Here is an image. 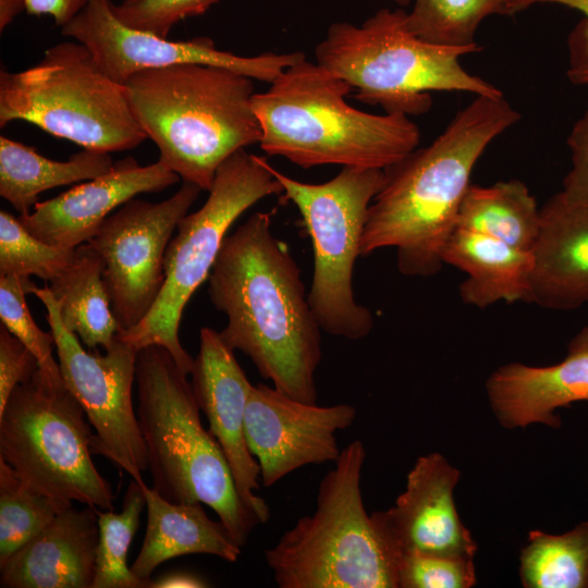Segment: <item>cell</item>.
<instances>
[{
    "instance_id": "obj_41",
    "label": "cell",
    "mask_w": 588,
    "mask_h": 588,
    "mask_svg": "<svg viewBox=\"0 0 588 588\" xmlns=\"http://www.w3.org/2000/svg\"><path fill=\"white\" fill-rule=\"evenodd\" d=\"M567 77L573 84L587 85L588 84V65L568 69Z\"/></svg>"
},
{
    "instance_id": "obj_35",
    "label": "cell",
    "mask_w": 588,
    "mask_h": 588,
    "mask_svg": "<svg viewBox=\"0 0 588 588\" xmlns=\"http://www.w3.org/2000/svg\"><path fill=\"white\" fill-rule=\"evenodd\" d=\"M39 369L36 356L4 326L0 327V413L12 391Z\"/></svg>"
},
{
    "instance_id": "obj_7",
    "label": "cell",
    "mask_w": 588,
    "mask_h": 588,
    "mask_svg": "<svg viewBox=\"0 0 588 588\" xmlns=\"http://www.w3.org/2000/svg\"><path fill=\"white\" fill-rule=\"evenodd\" d=\"M406 12L381 9L360 26L333 23L315 49L316 62L356 89L355 98L385 113L417 115L429 110L430 91L501 97L489 82L468 73L460 57L480 48L425 41L405 24Z\"/></svg>"
},
{
    "instance_id": "obj_14",
    "label": "cell",
    "mask_w": 588,
    "mask_h": 588,
    "mask_svg": "<svg viewBox=\"0 0 588 588\" xmlns=\"http://www.w3.org/2000/svg\"><path fill=\"white\" fill-rule=\"evenodd\" d=\"M61 32L84 44L101 69L121 84L138 71L183 63L225 68L270 84L305 58L299 51L244 57L218 49L208 37L173 41L142 33L115 17L112 0H89Z\"/></svg>"
},
{
    "instance_id": "obj_13",
    "label": "cell",
    "mask_w": 588,
    "mask_h": 588,
    "mask_svg": "<svg viewBox=\"0 0 588 588\" xmlns=\"http://www.w3.org/2000/svg\"><path fill=\"white\" fill-rule=\"evenodd\" d=\"M200 192L183 182L163 201L133 198L112 212L87 242L103 260V282L119 332L137 326L159 297L167 247Z\"/></svg>"
},
{
    "instance_id": "obj_22",
    "label": "cell",
    "mask_w": 588,
    "mask_h": 588,
    "mask_svg": "<svg viewBox=\"0 0 588 588\" xmlns=\"http://www.w3.org/2000/svg\"><path fill=\"white\" fill-rule=\"evenodd\" d=\"M443 265L466 273L463 303L486 308L499 302L530 303L534 256L492 236L455 228L441 254Z\"/></svg>"
},
{
    "instance_id": "obj_9",
    "label": "cell",
    "mask_w": 588,
    "mask_h": 588,
    "mask_svg": "<svg viewBox=\"0 0 588 588\" xmlns=\"http://www.w3.org/2000/svg\"><path fill=\"white\" fill-rule=\"evenodd\" d=\"M86 418L61 372L39 368L0 413V457L46 495L113 511L111 485L91 458Z\"/></svg>"
},
{
    "instance_id": "obj_19",
    "label": "cell",
    "mask_w": 588,
    "mask_h": 588,
    "mask_svg": "<svg viewBox=\"0 0 588 588\" xmlns=\"http://www.w3.org/2000/svg\"><path fill=\"white\" fill-rule=\"evenodd\" d=\"M493 413L505 428L544 424L560 427L554 412L588 401V326L571 340L565 358L546 367L511 363L499 367L486 382Z\"/></svg>"
},
{
    "instance_id": "obj_16",
    "label": "cell",
    "mask_w": 588,
    "mask_h": 588,
    "mask_svg": "<svg viewBox=\"0 0 588 588\" xmlns=\"http://www.w3.org/2000/svg\"><path fill=\"white\" fill-rule=\"evenodd\" d=\"M460 476L440 453L422 455L409 470L395 504L370 514L395 564L409 553L474 558L477 544L460 519L453 499Z\"/></svg>"
},
{
    "instance_id": "obj_10",
    "label": "cell",
    "mask_w": 588,
    "mask_h": 588,
    "mask_svg": "<svg viewBox=\"0 0 588 588\" xmlns=\"http://www.w3.org/2000/svg\"><path fill=\"white\" fill-rule=\"evenodd\" d=\"M264 157L241 149L218 169L208 198L176 226L164 255V283L156 303L134 328L119 332L122 341L140 351L166 347L180 368L191 375L194 358L182 346L179 329L184 307L209 277L232 224L257 201L282 194V185Z\"/></svg>"
},
{
    "instance_id": "obj_18",
    "label": "cell",
    "mask_w": 588,
    "mask_h": 588,
    "mask_svg": "<svg viewBox=\"0 0 588 588\" xmlns=\"http://www.w3.org/2000/svg\"><path fill=\"white\" fill-rule=\"evenodd\" d=\"M180 176L158 160L140 166L126 157L112 169L54 198L38 201L20 216L24 228L39 240L65 249L87 243L114 209L143 193L166 189Z\"/></svg>"
},
{
    "instance_id": "obj_34",
    "label": "cell",
    "mask_w": 588,
    "mask_h": 588,
    "mask_svg": "<svg viewBox=\"0 0 588 588\" xmlns=\"http://www.w3.org/2000/svg\"><path fill=\"white\" fill-rule=\"evenodd\" d=\"M219 0H122L112 2L115 17L128 28L168 38L180 21L205 13Z\"/></svg>"
},
{
    "instance_id": "obj_39",
    "label": "cell",
    "mask_w": 588,
    "mask_h": 588,
    "mask_svg": "<svg viewBox=\"0 0 588 588\" xmlns=\"http://www.w3.org/2000/svg\"><path fill=\"white\" fill-rule=\"evenodd\" d=\"M207 583L200 577L188 573H171L156 580L150 579L148 588H201Z\"/></svg>"
},
{
    "instance_id": "obj_2",
    "label": "cell",
    "mask_w": 588,
    "mask_h": 588,
    "mask_svg": "<svg viewBox=\"0 0 588 588\" xmlns=\"http://www.w3.org/2000/svg\"><path fill=\"white\" fill-rule=\"evenodd\" d=\"M519 119L503 96H476L430 145L384 169L383 185L368 209L360 256L392 247L402 274L438 273L476 162Z\"/></svg>"
},
{
    "instance_id": "obj_32",
    "label": "cell",
    "mask_w": 588,
    "mask_h": 588,
    "mask_svg": "<svg viewBox=\"0 0 588 588\" xmlns=\"http://www.w3.org/2000/svg\"><path fill=\"white\" fill-rule=\"evenodd\" d=\"M35 286L26 275H0L1 324L30 350L40 369L60 373L59 363L52 357L54 336L36 324L26 305L25 296L33 294Z\"/></svg>"
},
{
    "instance_id": "obj_8",
    "label": "cell",
    "mask_w": 588,
    "mask_h": 588,
    "mask_svg": "<svg viewBox=\"0 0 588 588\" xmlns=\"http://www.w3.org/2000/svg\"><path fill=\"white\" fill-rule=\"evenodd\" d=\"M29 122L84 149H132L147 136L136 121L124 84L111 78L79 41L48 48L20 72L0 71V126Z\"/></svg>"
},
{
    "instance_id": "obj_26",
    "label": "cell",
    "mask_w": 588,
    "mask_h": 588,
    "mask_svg": "<svg viewBox=\"0 0 588 588\" xmlns=\"http://www.w3.org/2000/svg\"><path fill=\"white\" fill-rule=\"evenodd\" d=\"M456 228L531 252L540 230V207L519 180L489 186L470 184L457 213Z\"/></svg>"
},
{
    "instance_id": "obj_29",
    "label": "cell",
    "mask_w": 588,
    "mask_h": 588,
    "mask_svg": "<svg viewBox=\"0 0 588 588\" xmlns=\"http://www.w3.org/2000/svg\"><path fill=\"white\" fill-rule=\"evenodd\" d=\"M73 502L26 485L0 457V563L49 525Z\"/></svg>"
},
{
    "instance_id": "obj_33",
    "label": "cell",
    "mask_w": 588,
    "mask_h": 588,
    "mask_svg": "<svg viewBox=\"0 0 588 588\" xmlns=\"http://www.w3.org/2000/svg\"><path fill=\"white\" fill-rule=\"evenodd\" d=\"M397 588H469L476 584L473 559L409 553L396 561Z\"/></svg>"
},
{
    "instance_id": "obj_21",
    "label": "cell",
    "mask_w": 588,
    "mask_h": 588,
    "mask_svg": "<svg viewBox=\"0 0 588 588\" xmlns=\"http://www.w3.org/2000/svg\"><path fill=\"white\" fill-rule=\"evenodd\" d=\"M98 511L73 505L0 563L4 588H93Z\"/></svg>"
},
{
    "instance_id": "obj_25",
    "label": "cell",
    "mask_w": 588,
    "mask_h": 588,
    "mask_svg": "<svg viewBox=\"0 0 588 588\" xmlns=\"http://www.w3.org/2000/svg\"><path fill=\"white\" fill-rule=\"evenodd\" d=\"M103 267L102 258L85 243L76 247L70 268L49 283L60 303L63 324L89 350H108L120 330L105 286Z\"/></svg>"
},
{
    "instance_id": "obj_37",
    "label": "cell",
    "mask_w": 588,
    "mask_h": 588,
    "mask_svg": "<svg viewBox=\"0 0 588 588\" xmlns=\"http://www.w3.org/2000/svg\"><path fill=\"white\" fill-rule=\"evenodd\" d=\"M537 3H555L577 10L585 15L567 39L569 69L588 65V0H506L509 15H514Z\"/></svg>"
},
{
    "instance_id": "obj_4",
    "label": "cell",
    "mask_w": 588,
    "mask_h": 588,
    "mask_svg": "<svg viewBox=\"0 0 588 588\" xmlns=\"http://www.w3.org/2000/svg\"><path fill=\"white\" fill-rule=\"evenodd\" d=\"M124 85L159 160L201 191L229 157L261 139L253 78L238 72L183 63L138 71Z\"/></svg>"
},
{
    "instance_id": "obj_3",
    "label": "cell",
    "mask_w": 588,
    "mask_h": 588,
    "mask_svg": "<svg viewBox=\"0 0 588 588\" xmlns=\"http://www.w3.org/2000/svg\"><path fill=\"white\" fill-rule=\"evenodd\" d=\"M352 89L306 57L290 65L267 90L253 96L260 148L305 169L340 164L382 170L417 148L420 132L409 117L360 111L346 101Z\"/></svg>"
},
{
    "instance_id": "obj_5",
    "label": "cell",
    "mask_w": 588,
    "mask_h": 588,
    "mask_svg": "<svg viewBox=\"0 0 588 588\" xmlns=\"http://www.w3.org/2000/svg\"><path fill=\"white\" fill-rule=\"evenodd\" d=\"M137 421L152 489L173 503H203L243 547L258 517L243 502L216 438L200 421L192 383L171 353L149 345L137 353Z\"/></svg>"
},
{
    "instance_id": "obj_28",
    "label": "cell",
    "mask_w": 588,
    "mask_h": 588,
    "mask_svg": "<svg viewBox=\"0 0 588 588\" xmlns=\"http://www.w3.org/2000/svg\"><path fill=\"white\" fill-rule=\"evenodd\" d=\"M145 482V481H144ZM146 506L143 482H130L121 513L98 511V544L93 588H148L150 580L136 576L127 566V552Z\"/></svg>"
},
{
    "instance_id": "obj_12",
    "label": "cell",
    "mask_w": 588,
    "mask_h": 588,
    "mask_svg": "<svg viewBox=\"0 0 588 588\" xmlns=\"http://www.w3.org/2000/svg\"><path fill=\"white\" fill-rule=\"evenodd\" d=\"M33 294L46 307L62 380L95 429L91 453L105 456L132 479L144 482L148 457L132 397L138 351L118 335L103 355L96 350L85 351L77 335L63 324L60 303L50 287L35 286Z\"/></svg>"
},
{
    "instance_id": "obj_20",
    "label": "cell",
    "mask_w": 588,
    "mask_h": 588,
    "mask_svg": "<svg viewBox=\"0 0 588 588\" xmlns=\"http://www.w3.org/2000/svg\"><path fill=\"white\" fill-rule=\"evenodd\" d=\"M531 253L530 303L566 311L588 304V197H550Z\"/></svg>"
},
{
    "instance_id": "obj_31",
    "label": "cell",
    "mask_w": 588,
    "mask_h": 588,
    "mask_svg": "<svg viewBox=\"0 0 588 588\" xmlns=\"http://www.w3.org/2000/svg\"><path fill=\"white\" fill-rule=\"evenodd\" d=\"M75 253L39 240L19 218L0 211V275H36L50 283L70 268Z\"/></svg>"
},
{
    "instance_id": "obj_24",
    "label": "cell",
    "mask_w": 588,
    "mask_h": 588,
    "mask_svg": "<svg viewBox=\"0 0 588 588\" xmlns=\"http://www.w3.org/2000/svg\"><path fill=\"white\" fill-rule=\"evenodd\" d=\"M109 152L83 149L65 161L52 160L23 143L0 137V195L24 216L48 189L89 181L110 171Z\"/></svg>"
},
{
    "instance_id": "obj_11",
    "label": "cell",
    "mask_w": 588,
    "mask_h": 588,
    "mask_svg": "<svg viewBox=\"0 0 588 588\" xmlns=\"http://www.w3.org/2000/svg\"><path fill=\"white\" fill-rule=\"evenodd\" d=\"M268 169L282 185L284 199L299 211L311 240L314 273L308 302L322 331L360 340L373 328L370 309L353 290L355 262L369 206L384 182V170L343 167L333 179L311 184Z\"/></svg>"
},
{
    "instance_id": "obj_42",
    "label": "cell",
    "mask_w": 588,
    "mask_h": 588,
    "mask_svg": "<svg viewBox=\"0 0 588 588\" xmlns=\"http://www.w3.org/2000/svg\"><path fill=\"white\" fill-rule=\"evenodd\" d=\"M393 1L404 7V5H408L413 0H393Z\"/></svg>"
},
{
    "instance_id": "obj_1",
    "label": "cell",
    "mask_w": 588,
    "mask_h": 588,
    "mask_svg": "<svg viewBox=\"0 0 588 588\" xmlns=\"http://www.w3.org/2000/svg\"><path fill=\"white\" fill-rule=\"evenodd\" d=\"M208 294L228 323L220 334L259 375L290 397L317 404L321 328L301 269L272 233V213H253L226 235L208 277Z\"/></svg>"
},
{
    "instance_id": "obj_36",
    "label": "cell",
    "mask_w": 588,
    "mask_h": 588,
    "mask_svg": "<svg viewBox=\"0 0 588 588\" xmlns=\"http://www.w3.org/2000/svg\"><path fill=\"white\" fill-rule=\"evenodd\" d=\"M571 151V169L563 179L565 197L580 199L588 197V109L573 125L566 139Z\"/></svg>"
},
{
    "instance_id": "obj_30",
    "label": "cell",
    "mask_w": 588,
    "mask_h": 588,
    "mask_svg": "<svg viewBox=\"0 0 588 588\" xmlns=\"http://www.w3.org/2000/svg\"><path fill=\"white\" fill-rule=\"evenodd\" d=\"M407 29L430 44L480 48L475 41L481 21L491 14L509 15L506 0H413Z\"/></svg>"
},
{
    "instance_id": "obj_40",
    "label": "cell",
    "mask_w": 588,
    "mask_h": 588,
    "mask_svg": "<svg viewBox=\"0 0 588 588\" xmlns=\"http://www.w3.org/2000/svg\"><path fill=\"white\" fill-rule=\"evenodd\" d=\"M26 0H0V30L2 32L22 12Z\"/></svg>"
},
{
    "instance_id": "obj_6",
    "label": "cell",
    "mask_w": 588,
    "mask_h": 588,
    "mask_svg": "<svg viewBox=\"0 0 588 588\" xmlns=\"http://www.w3.org/2000/svg\"><path fill=\"white\" fill-rule=\"evenodd\" d=\"M364 443L354 440L321 479L316 509L265 551L280 588H397L396 564L367 514Z\"/></svg>"
},
{
    "instance_id": "obj_15",
    "label": "cell",
    "mask_w": 588,
    "mask_h": 588,
    "mask_svg": "<svg viewBox=\"0 0 588 588\" xmlns=\"http://www.w3.org/2000/svg\"><path fill=\"white\" fill-rule=\"evenodd\" d=\"M350 404L318 406L290 397L264 383L253 384L245 413V436L269 488L311 464L335 462L341 450L336 432L353 425Z\"/></svg>"
},
{
    "instance_id": "obj_38",
    "label": "cell",
    "mask_w": 588,
    "mask_h": 588,
    "mask_svg": "<svg viewBox=\"0 0 588 588\" xmlns=\"http://www.w3.org/2000/svg\"><path fill=\"white\" fill-rule=\"evenodd\" d=\"M89 0H26V12L32 15H49L59 26L70 22Z\"/></svg>"
},
{
    "instance_id": "obj_27",
    "label": "cell",
    "mask_w": 588,
    "mask_h": 588,
    "mask_svg": "<svg viewBox=\"0 0 588 588\" xmlns=\"http://www.w3.org/2000/svg\"><path fill=\"white\" fill-rule=\"evenodd\" d=\"M519 560L526 588H588V520L561 535L531 530Z\"/></svg>"
},
{
    "instance_id": "obj_17",
    "label": "cell",
    "mask_w": 588,
    "mask_h": 588,
    "mask_svg": "<svg viewBox=\"0 0 588 588\" xmlns=\"http://www.w3.org/2000/svg\"><path fill=\"white\" fill-rule=\"evenodd\" d=\"M199 340V352L191 371L196 403L225 455L241 499L265 524L270 518V509L254 492L260 487V467L245 436L246 405L253 384L220 331L204 327Z\"/></svg>"
},
{
    "instance_id": "obj_23",
    "label": "cell",
    "mask_w": 588,
    "mask_h": 588,
    "mask_svg": "<svg viewBox=\"0 0 588 588\" xmlns=\"http://www.w3.org/2000/svg\"><path fill=\"white\" fill-rule=\"evenodd\" d=\"M147 526L140 551L131 566L142 579L150 580L161 563L185 554L201 553L235 562L242 552L224 525L212 520L203 503H173L143 482Z\"/></svg>"
}]
</instances>
